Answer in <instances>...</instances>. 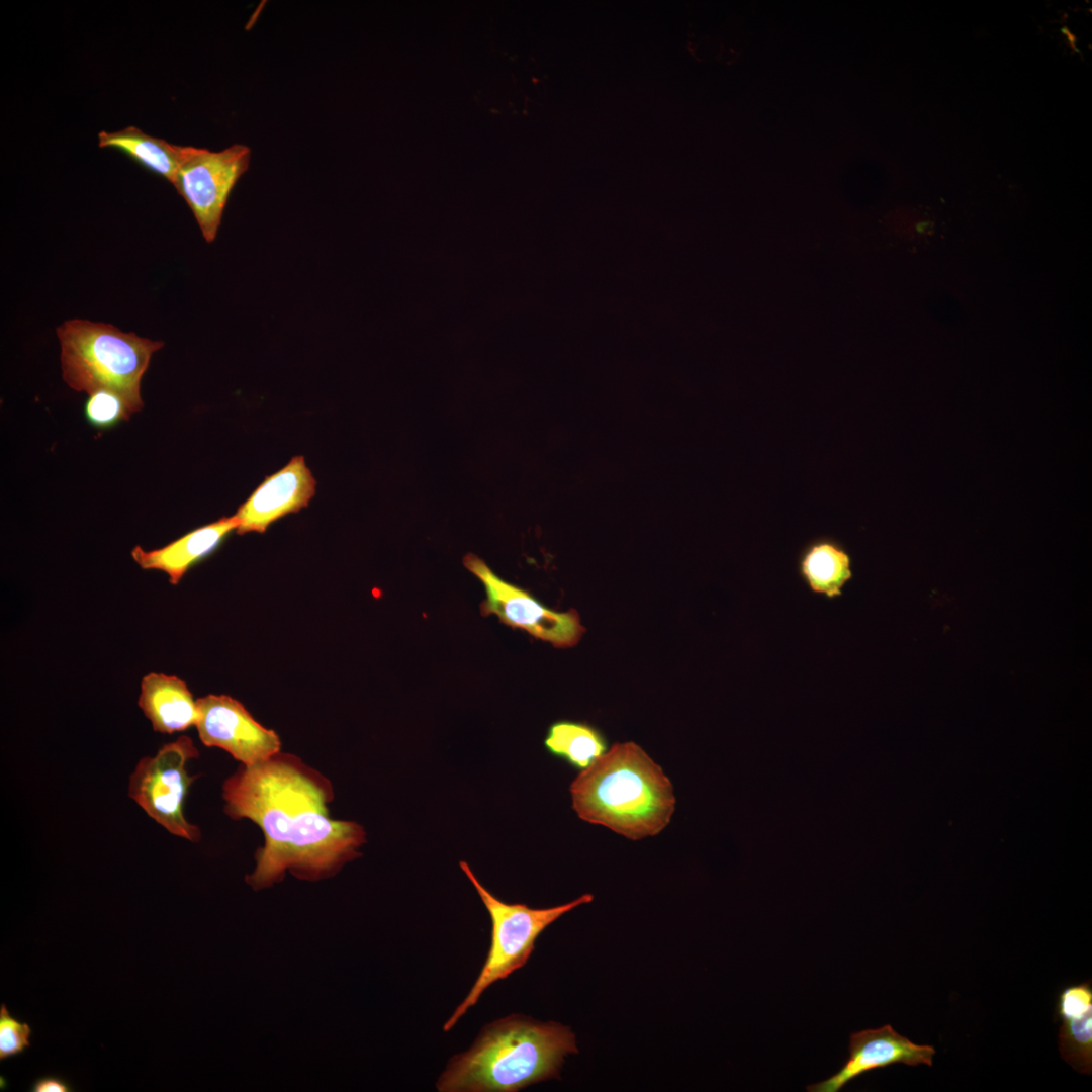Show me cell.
<instances>
[{"mask_svg": "<svg viewBox=\"0 0 1092 1092\" xmlns=\"http://www.w3.org/2000/svg\"><path fill=\"white\" fill-rule=\"evenodd\" d=\"M222 799L230 818L249 819L263 832L264 845L246 876L256 891L281 882L286 872L310 882L331 878L361 856L364 828L330 817V781L294 754L280 751L257 764H241L224 781Z\"/></svg>", "mask_w": 1092, "mask_h": 1092, "instance_id": "6da1fadb", "label": "cell"}, {"mask_svg": "<svg viewBox=\"0 0 1092 1092\" xmlns=\"http://www.w3.org/2000/svg\"><path fill=\"white\" fill-rule=\"evenodd\" d=\"M569 793L578 818L633 841L662 832L676 804L669 778L633 741L613 744L578 772Z\"/></svg>", "mask_w": 1092, "mask_h": 1092, "instance_id": "7a4b0ae2", "label": "cell"}, {"mask_svg": "<svg viewBox=\"0 0 1092 1092\" xmlns=\"http://www.w3.org/2000/svg\"><path fill=\"white\" fill-rule=\"evenodd\" d=\"M577 1053L568 1026L511 1015L484 1026L474 1043L450 1059L440 1092H516L558 1078L564 1059Z\"/></svg>", "mask_w": 1092, "mask_h": 1092, "instance_id": "3957f363", "label": "cell"}, {"mask_svg": "<svg viewBox=\"0 0 1092 1092\" xmlns=\"http://www.w3.org/2000/svg\"><path fill=\"white\" fill-rule=\"evenodd\" d=\"M57 337L62 378L69 387L87 394L107 389L122 397L131 415L142 411L141 382L162 341L81 318L65 321Z\"/></svg>", "mask_w": 1092, "mask_h": 1092, "instance_id": "277c9868", "label": "cell"}, {"mask_svg": "<svg viewBox=\"0 0 1092 1092\" xmlns=\"http://www.w3.org/2000/svg\"><path fill=\"white\" fill-rule=\"evenodd\" d=\"M459 866L478 893L491 921L490 946L485 962L463 1001L443 1025L451 1030L459 1019L474 1006L482 993L498 980L522 968L535 947L537 937L551 923L576 907L590 903L589 893L549 908H531L522 903H507L489 892L477 879L470 866L461 860Z\"/></svg>", "mask_w": 1092, "mask_h": 1092, "instance_id": "5b68a950", "label": "cell"}, {"mask_svg": "<svg viewBox=\"0 0 1092 1092\" xmlns=\"http://www.w3.org/2000/svg\"><path fill=\"white\" fill-rule=\"evenodd\" d=\"M199 752L186 735L163 745L154 756L136 764L129 780L128 795L144 811L171 834L191 842L201 837L199 828L184 816V802L194 780L186 769Z\"/></svg>", "mask_w": 1092, "mask_h": 1092, "instance_id": "8992f818", "label": "cell"}, {"mask_svg": "<svg viewBox=\"0 0 1092 1092\" xmlns=\"http://www.w3.org/2000/svg\"><path fill=\"white\" fill-rule=\"evenodd\" d=\"M463 563L484 587L482 616L495 615L500 623L522 629L558 648L574 646L584 634L585 628L575 610L558 612L548 608L528 590L499 577L476 555H466Z\"/></svg>", "mask_w": 1092, "mask_h": 1092, "instance_id": "52a82bcc", "label": "cell"}, {"mask_svg": "<svg viewBox=\"0 0 1092 1092\" xmlns=\"http://www.w3.org/2000/svg\"><path fill=\"white\" fill-rule=\"evenodd\" d=\"M251 150L234 144L221 151L187 147L173 186L192 211L206 242L215 240L230 194L248 170Z\"/></svg>", "mask_w": 1092, "mask_h": 1092, "instance_id": "ba28073f", "label": "cell"}, {"mask_svg": "<svg viewBox=\"0 0 1092 1092\" xmlns=\"http://www.w3.org/2000/svg\"><path fill=\"white\" fill-rule=\"evenodd\" d=\"M196 703L195 726L205 746L223 749L246 766L280 752L281 741L277 733L258 723L236 699L226 695H207Z\"/></svg>", "mask_w": 1092, "mask_h": 1092, "instance_id": "9c48e42d", "label": "cell"}, {"mask_svg": "<svg viewBox=\"0 0 1092 1092\" xmlns=\"http://www.w3.org/2000/svg\"><path fill=\"white\" fill-rule=\"evenodd\" d=\"M935 1049L920 1045L898 1033L890 1024L850 1034L849 1056L831 1077L807 1086L809 1092H838L847 1083L875 1069L895 1064L932 1066Z\"/></svg>", "mask_w": 1092, "mask_h": 1092, "instance_id": "30bf717a", "label": "cell"}, {"mask_svg": "<svg viewBox=\"0 0 1092 1092\" xmlns=\"http://www.w3.org/2000/svg\"><path fill=\"white\" fill-rule=\"evenodd\" d=\"M315 486L316 481L303 456L293 457L282 469L267 476L239 507L235 514L237 532H265L276 520L307 507Z\"/></svg>", "mask_w": 1092, "mask_h": 1092, "instance_id": "8fae6325", "label": "cell"}, {"mask_svg": "<svg viewBox=\"0 0 1092 1092\" xmlns=\"http://www.w3.org/2000/svg\"><path fill=\"white\" fill-rule=\"evenodd\" d=\"M237 528L238 520L235 515L222 517L162 548L146 551L135 546L131 550V556L141 568L163 571L169 575L170 583L177 584L192 565L213 552L230 532Z\"/></svg>", "mask_w": 1092, "mask_h": 1092, "instance_id": "7c38bea8", "label": "cell"}, {"mask_svg": "<svg viewBox=\"0 0 1092 1092\" xmlns=\"http://www.w3.org/2000/svg\"><path fill=\"white\" fill-rule=\"evenodd\" d=\"M139 707L161 733L184 731L195 725L198 708L187 685L174 675L151 672L141 681Z\"/></svg>", "mask_w": 1092, "mask_h": 1092, "instance_id": "4fadbf2b", "label": "cell"}, {"mask_svg": "<svg viewBox=\"0 0 1092 1092\" xmlns=\"http://www.w3.org/2000/svg\"><path fill=\"white\" fill-rule=\"evenodd\" d=\"M1056 1013L1062 1024L1059 1049L1062 1058L1080 1073L1092 1068V987L1090 982L1064 988L1058 996Z\"/></svg>", "mask_w": 1092, "mask_h": 1092, "instance_id": "5bb4252c", "label": "cell"}, {"mask_svg": "<svg viewBox=\"0 0 1092 1092\" xmlns=\"http://www.w3.org/2000/svg\"><path fill=\"white\" fill-rule=\"evenodd\" d=\"M798 572L812 593L832 600L842 595L852 578V559L841 542L830 536H820L801 550Z\"/></svg>", "mask_w": 1092, "mask_h": 1092, "instance_id": "9a60e30c", "label": "cell"}, {"mask_svg": "<svg viewBox=\"0 0 1092 1092\" xmlns=\"http://www.w3.org/2000/svg\"><path fill=\"white\" fill-rule=\"evenodd\" d=\"M98 146L124 153L141 166L172 184L175 182L187 149L185 146H177L149 135L135 126H127L113 132L100 131Z\"/></svg>", "mask_w": 1092, "mask_h": 1092, "instance_id": "2e32d148", "label": "cell"}, {"mask_svg": "<svg viewBox=\"0 0 1092 1092\" xmlns=\"http://www.w3.org/2000/svg\"><path fill=\"white\" fill-rule=\"evenodd\" d=\"M543 744L552 756L581 771L603 755L608 741L595 726L581 721L558 720L549 725Z\"/></svg>", "mask_w": 1092, "mask_h": 1092, "instance_id": "e0dca14e", "label": "cell"}, {"mask_svg": "<svg viewBox=\"0 0 1092 1092\" xmlns=\"http://www.w3.org/2000/svg\"><path fill=\"white\" fill-rule=\"evenodd\" d=\"M84 415L94 428L108 429L120 421L129 420L131 413L120 395L107 389H99L88 394Z\"/></svg>", "mask_w": 1092, "mask_h": 1092, "instance_id": "ac0fdd59", "label": "cell"}, {"mask_svg": "<svg viewBox=\"0 0 1092 1092\" xmlns=\"http://www.w3.org/2000/svg\"><path fill=\"white\" fill-rule=\"evenodd\" d=\"M31 1027L10 1014L4 1003L0 1006V1060L22 1054L30 1046Z\"/></svg>", "mask_w": 1092, "mask_h": 1092, "instance_id": "d6986e66", "label": "cell"}, {"mask_svg": "<svg viewBox=\"0 0 1092 1092\" xmlns=\"http://www.w3.org/2000/svg\"><path fill=\"white\" fill-rule=\"evenodd\" d=\"M30 1091L32 1092H69L72 1091L71 1086L67 1081L58 1076H43L37 1078Z\"/></svg>", "mask_w": 1092, "mask_h": 1092, "instance_id": "ffe728a7", "label": "cell"}]
</instances>
